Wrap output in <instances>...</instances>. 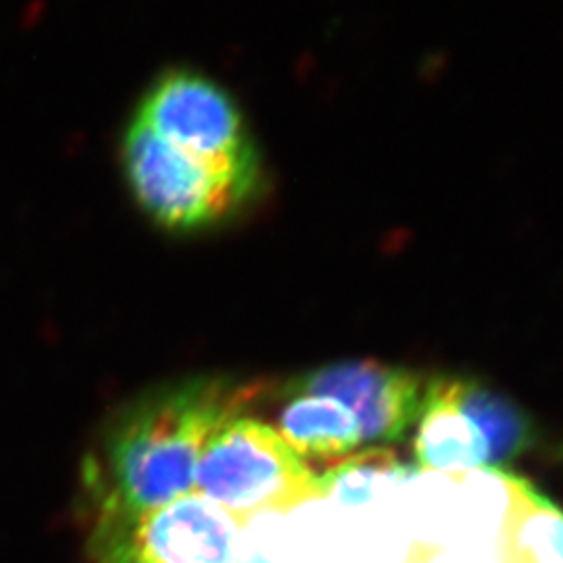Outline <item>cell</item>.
Listing matches in <instances>:
<instances>
[{"label":"cell","mask_w":563,"mask_h":563,"mask_svg":"<svg viewBox=\"0 0 563 563\" xmlns=\"http://www.w3.org/2000/svg\"><path fill=\"white\" fill-rule=\"evenodd\" d=\"M257 388L222 378H190L142 395L111 422L92 483L101 509L136 522L195 490L209 434L255 397Z\"/></svg>","instance_id":"6da1fadb"},{"label":"cell","mask_w":563,"mask_h":563,"mask_svg":"<svg viewBox=\"0 0 563 563\" xmlns=\"http://www.w3.org/2000/svg\"><path fill=\"white\" fill-rule=\"evenodd\" d=\"M128 195L146 222L176 236H201L249 220L269 195L260 155L213 162L184 153L130 120L120 139Z\"/></svg>","instance_id":"7a4b0ae2"},{"label":"cell","mask_w":563,"mask_h":563,"mask_svg":"<svg viewBox=\"0 0 563 563\" xmlns=\"http://www.w3.org/2000/svg\"><path fill=\"white\" fill-rule=\"evenodd\" d=\"M195 490L239 522L282 514L320 497L318 478L276 428L230 416L207 439Z\"/></svg>","instance_id":"3957f363"},{"label":"cell","mask_w":563,"mask_h":563,"mask_svg":"<svg viewBox=\"0 0 563 563\" xmlns=\"http://www.w3.org/2000/svg\"><path fill=\"white\" fill-rule=\"evenodd\" d=\"M132 120L202 159L232 162L262 153L239 101L222 84L190 67L167 69L151 81Z\"/></svg>","instance_id":"277c9868"},{"label":"cell","mask_w":563,"mask_h":563,"mask_svg":"<svg viewBox=\"0 0 563 563\" xmlns=\"http://www.w3.org/2000/svg\"><path fill=\"white\" fill-rule=\"evenodd\" d=\"M426 380L376 360L328 363L282 386V395H318L353 411L363 443H399L420 416Z\"/></svg>","instance_id":"5b68a950"},{"label":"cell","mask_w":563,"mask_h":563,"mask_svg":"<svg viewBox=\"0 0 563 563\" xmlns=\"http://www.w3.org/2000/svg\"><path fill=\"white\" fill-rule=\"evenodd\" d=\"M242 523L220 505L192 490L132 526L146 563H236Z\"/></svg>","instance_id":"8992f818"},{"label":"cell","mask_w":563,"mask_h":563,"mask_svg":"<svg viewBox=\"0 0 563 563\" xmlns=\"http://www.w3.org/2000/svg\"><path fill=\"white\" fill-rule=\"evenodd\" d=\"M413 437L418 472L488 470V446L481 428L455 401L449 376L426 380L422 407Z\"/></svg>","instance_id":"52a82bcc"},{"label":"cell","mask_w":563,"mask_h":563,"mask_svg":"<svg viewBox=\"0 0 563 563\" xmlns=\"http://www.w3.org/2000/svg\"><path fill=\"white\" fill-rule=\"evenodd\" d=\"M288 449L318 476L362 446V430L349 407L330 397L292 395L282 407L278 430Z\"/></svg>","instance_id":"ba28073f"},{"label":"cell","mask_w":563,"mask_h":563,"mask_svg":"<svg viewBox=\"0 0 563 563\" xmlns=\"http://www.w3.org/2000/svg\"><path fill=\"white\" fill-rule=\"evenodd\" d=\"M509 490L501 563H563V511L532 484L497 472Z\"/></svg>","instance_id":"9c48e42d"},{"label":"cell","mask_w":563,"mask_h":563,"mask_svg":"<svg viewBox=\"0 0 563 563\" xmlns=\"http://www.w3.org/2000/svg\"><path fill=\"white\" fill-rule=\"evenodd\" d=\"M449 383L455 401L483 432L490 472L505 470L534 444L537 428L520 405L474 378L449 376Z\"/></svg>","instance_id":"30bf717a"},{"label":"cell","mask_w":563,"mask_h":563,"mask_svg":"<svg viewBox=\"0 0 563 563\" xmlns=\"http://www.w3.org/2000/svg\"><path fill=\"white\" fill-rule=\"evenodd\" d=\"M413 472H418V467L402 462L393 449L372 446L334 463L316 478L320 497H328L344 507H360L372 501L390 484L409 481Z\"/></svg>","instance_id":"8fae6325"},{"label":"cell","mask_w":563,"mask_h":563,"mask_svg":"<svg viewBox=\"0 0 563 563\" xmlns=\"http://www.w3.org/2000/svg\"><path fill=\"white\" fill-rule=\"evenodd\" d=\"M134 522L118 511L101 509L92 532V553L97 563H146L132 537Z\"/></svg>","instance_id":"7c38bea8"},{"label":"cell","mask_w":563,"mask_h":563,"mask_svg":"<svg viewBox=\"0 0 563 563\" xmlns=\"http://www.w3.org/2000/svg\"><path fill=\"white\" fill-rule=\"evenodd\" d=\"M236 563H286L282 558V543L276 537V526L263 522V514L242 523Z\"/></svg>","instance_id":"4fadbf2b"}]
</instances>
